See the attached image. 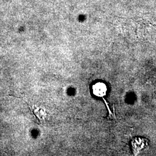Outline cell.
Here are the masks:
<instances>
[{
  "instance_id": "obj_1",
  "label": "cell",
  "mask_w": 156,
  "mask_h": 156,
  "mask_svg": "<svg viewBox=\"0 0 156 156\" xmlns=\"http://www.w3.org/2000/svg\"><path fill=\"white\" fill-rule=\"evenodd\" d=\"M93 91L95 95L99 96V97H103L106 94V86L105 84L102 83H98L95 84L93 87Z\"/></svg>"
}]
</instances>
